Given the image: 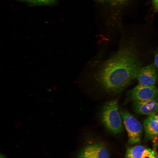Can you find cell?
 Listing matches in <instances>:
<instances>
[{"instance_id":"cell-1","label":"cell","mask_w":158,"mask_h":158,"mask_svg":"<svg viewBox=\"0 0 158 158\" xmlns=\"http://www.w3.org/2000/svg\"><path fill=\"white\" fill-rule=\"evenodd\" d=\"M141 68L140 61L133 51L122 48L101 65L95 73V79L107 92L116 94L137 78Z\"/></svg>"},{"instance_id":"cell-2","label":"cell","mask_w":158,"mask_h":158,"mask_svg":"<svg viewBox=\"0 0 158 158\" xmlns=\"http://www.w3.org/2000/svg\"><path fill=\"white\" fill-rule=\"evenodd\" d=\"M117 100L106 102L103 106L100 114L101 121L109 132L116 134L121 132L123 126Z\"/></svg>"},{"instance_id":"cell-3","label":"cell","mask_w":158,"mask_h":158,"mask_svg":"<svg viewBox=\"0 0 158 158\" xmlns=\"http://www.w3.org/2000/svg\"><path fill=\"white\" fill-rule=\"evenodd\" d=\"M121 114L127 130L129 143L133 144L140 141L142 131L140 123L128 111L122 110Z\"/></svg>"},{"instance_id":"cell-4","label":"cell","mask_w":158,"mask_h":158,"mask_svg":"<svg viewBox=\"0 0 158 158\" xmlns=\"http://www.w3.org/2000/svg\"><path fill=\"white\" fill-rule=\"evenodd\" d=\"M131 99L134 101H145L155 98L158 95V89L154 85L138 84L130 91Z\"/></svg>"},{"instance_id":"cell-5","label":"cell","mask_w":158,"mask_h":158,"mask_svg":"<svg viewBox=\"0 0 158 158\" xmlns=\"http://www.w3.org/2000/svg\"><path fill=\"white\" fill-rule=\"evenodd\" d=\"M137 78L139 84L145 86L154 85L157 78L155 66L150 64L141 67Z\"/></svg>"},{"instance_id":"cell-6","label":"cell","mask_w":158,"mask_h":158,"mask_svg":"<svg viewBox=\"0 0 158 158\" xmlns=\"http://www.w3.org/2000/svg\"><path fill=\"white\" fill-rule=\"evenodd\" d=\"M134 108L137 113L151 116L158 112V99L154 98L145 101H134Z\"/></svg>"},{"instance_id":"cell-7","label":"cell","mask_w":158,"mask_h":158,"mask_svg":"<svg viewBox=\"0 0 158 158\" xmlns=\"http://www.w3.org/2000/svg\"><path fill=\"white\" fill-rule=\"evenodd\" d=\"M156 152L155 151L143 146L138 145L127 149L125 158H150Z\"/></svg>"},{"instance_id":"cell-8","label":"cell","mask_w":158,"mask_h":158,"mask_svg":"<svg viewBox=\"0 0 158 158\" xmlns=\"http://www.w3.org/2000/svg\"><path fill=\"white\" fill-rule=\"evenodd\" d=\"M143 126L147 139H153L158 136V122L153 118L149 116L145 119Z\"/></svg>"},{"instance_id":"cell-9","label":"cell","mask_w":158,"mask_h":158,"mask_svg":"<svg viewBox=\"0 0 158 158\" xmlns=\"http://www.w3.org/2000/svg\"><path fill=\"white\" fill-rule=\"evenodd\" d=\"M94 158H109V154L105 147L100 143L90 145Z\"/></svg>"},{"instance_id":"cell-10","label":"cell","mask_w":158,"mask_h":158,"mask_svg":"<svg viewBox=\"0 0 158 158\" xmlns=\"http://www.w3.org/2000/svg\"><path fill=\"white\" fill-rule=\"evenodd\" d=\"M78 158H94L90 145L83 149L80 153Z\"/></svg>"},{"instance_id":"cell-11","label":"cell","mask_w":158,"mask_h":158,"mask_svg":"<svg viewBox=\"0 0 158 158\" xmlns=\"http://www.w3.org/2000/svg\"><path fill=\"white\" fill-rule=\"evenodd\" d=\"M28 2L39 4H49L54 2L56 0H21Z\"/></svg>"},{"instance_id":"cell-12","label":"cell","mask_w":158,"mask_h":158,"mask_svg":"<svg viewBox=\"0 0 158 158\" xmlns=\"http://www.w3.org/2000/svg\"><path fill=\"white\" fill-rule=\"evenodd\" d=\"M154 64L155 66L158 68V49L155 53L154 58Z\"/></svg>"},{"instance_id":"cell-13","label":"cell","mask_w":158,"mask_h":158,"mask_svg":"<svg viewBox=\"0 0 158 158\" xmlns=\"http://www.w3.org/2000/svg\"><path fill=\"white\" fill-rule=\"evenodd\" d=\"M152 2L155 9L158 12V0H152Z\"/></svg>"},{"instance_id":"cell-14","label":"cell","mask_w":158,"mask_h":158,"mask_svg":"<svg viewBox=\"0 0 158 158\" xmlns=\"http://www.w3.org/2000/svg\"><path fill=\"white\" fill-rule=\"evenodd\" d=\"M155 119L158 122V112L150 116Z\"/></svg>"},{"instance_id":"cell-15","label":"cell","mask_w":158,"mask_h":158,"mask_svg":"<svg viewBox=\"0 0 158 158\" xmlns=\"http://www.w3.org/2000/svg\"><path fill=\"white\" fill-rule=\"evenodd\" d=\"M113 1L118 3H122L126 1L127 0H112Z\"/></svg>"},{"instance_id":"cell-16","label":"cell","mask_w":158,"mask_h":158,"mask_svg":"<svg viewBox=\"0 0 158 158\" xmlns=\"http://www.w3.org/2000/svg\"><path fill=\"white\" fill-rule=\"evenodd\" d=\"M150 158H158V154L156 152L154 155L152 157Z\"/></svg>"},{"instance_id":"cell-17","label":"cell","mask_w":158,"mask_h":158,"mask_svg":"<svg viewBox=\"0 0 158 158\" xmlns=\"http://www.w3.org/2000/svg\"><path fill=\"white\" fill-rule=\"evenodd\" d=\"M0 158H5V157L3 155L1 154Z\"/></svg>"},{"instance_id":"cell-18","label":"cell","mask_w":158,"mask_h":158,"mask_svg":"<svg viewBox=\"0 0 158 158\" xmlns=\"http://www.w3.org/2000/svg\"><path fill=\"white\" fill-rule=\"evenodd\" d=\"M157 145H158V140H157Z\"/></svg>"}]
</instances>
